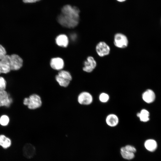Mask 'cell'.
I'll return each mask as SVG.
<instances>
[{"instance_id": "7c38bea8", "label": "cell", "mask_w": 161, "mask_h": 161, "mask_svg": "<svg viewBox=\"0 0 161 161\" xmlns=\"http://www.w3.org/2000/svg\"><path fill=\"white\" fill-rule=\"evenodd\" d=\"M50 65L53 69L60 71L64 67V62L63 59L60 58H54L51 60Z\"/></svg>"}, {"instance_id": "5b68a950", "label": "cell", "mask_w": 161, "mask_h": 161, "mask_svg": "<svg viewBox=\"0 0 161 161\" xmlns=\"http://www.w3.org/2000/svg\"><path fill=\"white\" fill-rule=\"evenodd\" d=\"M110 50L109 46L104 41L99 42L96 47V52L100 57H103L108 55L109 54Z\"/></svg>"}, {"instance_id": "7a4b0ae2", "label": "cell", "mask_w": 161, "mask_h": 161, "mask_svg": "<svg viewBox=\"0 0 161 161\" xmlns=\"http://www.w3.org/2000/svg\"><path fill=\"white\" fill-rule=\"evenodd\" d=\"M23 103L27 106L29 109H34L41 106L42 101L40 97L35 94L31 95L29 97L25 98Z\"/></svg>"}, {"instance_id": "9c48e42d", "label": "cell", "mask_w": 161, "mask_h": 161, "mask_svg": "<svg viewBox=\"0 0 161 161\" xmlns=\"http://www.w3.org/2000/svg\"><path fill=\"white\" fill-rule=\"evenodd\" d=\"M36 150L35 147L30 143L26 144L23 148V154L27 158L33 157L35 154Z\"/></svg>"}, {"instance_id": "2e32d148", "label": "cell", "mask_w": 161, "mask_h": 161, "mask_svg": "<svg viewBox=\"0 0 161 161\" xmlns=\"http://www.w3.org/2000/svg\"><path fill=\"white\" fill-rule=\"evenodd\" d=\"M137 116L140 120L143 122H146L149 120L150 113L146 109H143L139 112L137 113Z\"/></svg>"}, {"instance_id": "8992f818", "label": "cell", "mask_w": 161, "mask_h": 161, "mask_svg": "<svg viewBox=\"0 0 161 161\" xmlns=\"http://www.w3.org/2000/svg\"><path fill=\"white\" fill-rule=\"evenodd\" d=\"M78 101L81 105H88L93 102V97L92 95L89 92H83L79 95Z\"/></svg>"}, {"instance_id": "ba28073f", "label": "cell", "mask_w": 161, "mask_h": 161, "mask_svg": "<svg viewBox=\"0 0 161 161\" xmlns=\"http://www.w3.org/2000/svg\"><path fill=\"white\" fill-rule=\"evenodd\" d=\"M10 64V55H6L0 60V74L7 73L11 70Z\"/></svg>"}, {"instance_id": "cb8c5ba5", "label": "cell", "mask_w": 161, "mask_h": 161, "mask_svg": "<svg viewBox=\"0 0 161 161\" xmlns=\"http://www.w3.org/2000/svg\"><path fill=\"white\" fill-rule=\"evenodd\" d=\"M6 85V82L4 79L0 77V92L5 90Z\"/></svg>"}, {"instance_id": "30bf717a", "label": "cell", "mask_w": 161, "mask_h": 161, "mask_svg": "<svg viewBox=\"0 0 161 161\" xmlns=\"http://www.w3.org/2000/svg\"><path fill=\"white\" fill-rule=\"evenodd\" d=\"M12 99L10 97L5 90L0 92V107H9L12 102Z\"/></svg>"}, {"instance_id": "44dd1931", "label": "cell", "mask_w": 161, "mask_h": 161, "mask_svg": "<svg viewBox=\"0 0 161 161\" xmlns=\"http://www.w3.org/2000/svg\"><path fill=\"white\" fill-rule=\"evenodd\" d=\"M100 101L102 103H106L108 101L109 99V95L105 92L101 93L99 96Z\"/></svg>"}, {"instance_id": "4fadbf2b", "label": "cell", "mask_w": 161, "mask_h": 161, "mask_svg": "<svg viewBox=\"0 0 161 161\" xmlns=\"http://www.w3.org/2000/svg\"><path fill=\"white\" fill-rule=\"evenodd\" d=\"M105 121L106 124L111 127L116 126L119 121L117 116L114 114H110L107 116Z\"/></svg>"}, {"instance_id": "4316f807", "label": "cell", "mask_w": 161, "mask_h": 161, "mask_svg": "<svg viewBox=\"0 0 161 161\" xmlns=\"http://www.w3.org/2000/svg\"><path fill=\"white\" fill-rule=\"evenodd\" d=\"M70 38H71V40H72L74 41L75 40L76 38H77V35H76L75 34L73 33L72 34H71L70 36Z\"/></svg>"}, {"instance_id": "e0dca14e", "label": "cell", "mask_w": 161, "mask_h": 161, "mask_svg": "<svg viewBox=\"0 0 161 161\" xmlns=\"http://www.w3.org/2000/svg\"><path fill=\"white\" fill-rule=\"evenodd\" d=\"M11 144L10 139L4 135H0V145L4 148L9 147Z\"/></svg>"}, {"instance_id": "8fae6325", "label": "cell", "mask_w": 161, "mask_h": 161, "mask_svg": "<svg viewBox=\"0 0 161 161\" xmlns=\"http://www.w3.org/2000/svg\"><path fill=\"white\" fill-rule=\"evenodd\" d=\"M156 95L154 92L151 89H147L142 95L143 100L147 103L153 102L155 100Z\"/></svg>"}, {"instance_id": "d6986e66", "label": "cell", "mask_w": 161, "mask_h": 161, "mask_svg": "<svg viewBox=\"0 0 161 161\" xmlns=\"http://www.w3.org/2000/svg\"><path fill=\"white\" fill-rule=\"evenodd\" d=\"M121 154L123 157L126 159L130 160L133 159L134 157V153L120 149Z\"/></svg>"}, {"instance_id": "83f0119b", "label": "cell", "mask_w": 161, "mask_h": 161, "mask_svg": "<svg viewBox=\"0 0 161 161\" xmlns=\"http://www.w3.org/2000/svg\"><path fill=\"white\" fill-rule=\"evenodd\" d=\"M117 1L120 3H123L126 1L127 0H116Z\"/></svg>"}, {"instance_id": "ffe728a7", "label": "cell", "mask_w": 161, "mask_h": 161, "mask_svg": "<svg viewBox=\"0 0 161 161\" xmlns=\"http://www.w3.org/2000/svg\"><path fill=\"white\" fill-rule=\"evenodd\" d=\"M57 75L70 81L72 80V77L70 73L67 71L61 70Z\"/></svg>"}, {"instance_id": "5bb4252c", "label": "cell", "mask_w": 161, "mask_h": 161, "mask_svg": "<svg viewBox=\"0 0 161 161\" xmlns=\"http://www.w3.org/2000/svg\"><path fill=\"white\" fill-rule=\"evenodd\" d=\"M55 42L58 46L62 47H66L69 44V39L65 34H61L58 35L55 38Z\"/></svg>"}, {"instance_id": "9a60e30c", "label": "cell", "mask_w": 161, "mask_h": 161, "mask_svg": "<svg viewBox=\"0 0 161 161\" xmlns=\"http://www.w3.org/2000/svg\"><path fill=\"white\" fill-rule=\"evenodd\" d=\"M144 146L148 151L153 152L157 149V144L155 140L150 139L146 140L144 143Z\"/></svg>"}, {"instance_id": "6da1fadb", "label": "cell", "mask_w": 161, "mask_h": 161, "mask_svg": "<svg viewBox=\"0 0 161 161\" xmlns=\"http://www.w3.org/2000/svg\"><path fill=\"white\" fill-rule=\"evenodd\" d=\"M80 10L77 7L69 4L62 8L60 14L57 17L58 22L62 26L73 28L78 24Z\"/></svg>"}, {"instance_id": "d4e9b609", "label": "cell", "mask_w": 161, "mask_h": 161, "mask_svg": "<svg viewBox=\"0 0 161 161\" xmlns=\"http://www.w3.org/2000/svg\"><path fill=\"white\" fill-rule=\"evenodd\" d=\"M6 55V52L5 48L0 44V60L3 58Z\"/></svg>"}, {"instance_id": "484cf974", "label": "cell", "mask_w": 161, "mask_h": 161, "mask_svg": "<svg viewBox=\"0 0 161 161\" xmlns=\"http://www.w3.org/2000/svg\"><path fill=\"white\" fill-rule=\"evenodd\" d=\"M41 0H23V2L25 3H32L39 1Z\"/></svg>"}, {"instance_id": "3957f363", "label": "cell", "mask_w": 161, "mask_h": 161, "mask_svg": "<svg viewBox=\"0 0 161 161\" xmlns=\"http://www.w3.org/2000/svg\"><path fill=\"white\" fill-rule=\"evenodd\" d=\"M114 44L117 48H124L128 44V40L127 37L121 33H117L114 37Z\"/></svg>"}, {"instance_id": "277c9868", "label": "cell", "mask_w": 161, "mask_h": 161, "mask_svg": "<svg viewBox=\"0 0 161 161\" xmlns=\"http://www.w3.org/2000/svg\"><path fill=\"white\" fill-rule=\"evenodd\" d=\"M23 60L18 55L13 54L10 55V64L11 70H16L22 66Z\"/></svg>"}, {"instance_id": "ac0fdd59", "label": "cell", "mask_w": 161, "mask_h": 161, "mask_svg": "<svg viewBox=\"0 0 161 161\" xmlns=\"http://www.w3.org/2000/svg\"><path fill=\"white\" fill-rule=\"evenodd\" d=\"M55 79L60 86L64 87L67 86L70 81L60 77L58 75H57L55 76Z\"/></svg>"}, {"instance_id": "603a6c76", "label": "cell", "mask_w": 161, "mask_h": 161, "mask_svg": "<svg viewBox=\"0 0 161 161\" xmlns=\"http://www.w3.org/2000/svg\"><path fill=\"white\" fill-rule=\"evenodd\" d=\"M120 149L133 153L135 152L136 151V148L134 147L129 145H128L125 147H122Z\"/></svg>"}, {"instance_id": "52a82bcc", "label": "cell", "mask_w": 161, "mask_h": 161, "mask_svg": "<svg viewBox=\"0 0 161 161\" xmlns=\"http://www.w3.org/2000/svg\"><path fill=\"white\" fill-rule=\"evenodd\" d=\"M84 66L83 70L87 72H92L95 68L97 63L93 57L89 56L88 57L84 62Z\"/></svg>"}, {"instance_id": "7402d4cb", "label": "cell", "mask_w": 161, "mask_h": 161, "mask_svg": "<svg viewBox=\"0 0 161 161\" xmlns=\"http://www.w3.org/2000/svg\"><path fill=\"white\" fill-rule=\"evenodd\" d=\"M9 122V117L6 115H3L0 118V124L2 126L7 125Z\"/></svg>"}]
</instances>
